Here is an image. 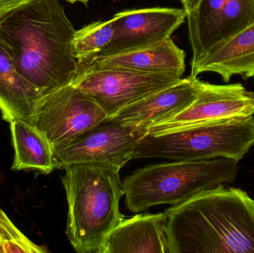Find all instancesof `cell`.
Wrapping results in <instances>:
<instances>
[{"label":"cell","mask_w":254,"mask_h":253,"mask_svg":"<svg viewBox=\"0 0 254 253\" xmlns=\"http://www.w3.org/2000/svg\"><path fill=\"white\" fill-rule=\"evenodd\" d=\"M75 31L60 0H25L0 16L4 49L41 96L81 74L72 50Z\"/></svg>","instance_id":"6da1fadb"},{"label":"cell","mask_w":254,"mask_h":253,"mask_svg":"<svg viewBox=\"0 0 254 253\" xmlns=\"http://www.w3.org/2000/svg\"><path fill=\"white\" fill-rule=\"evenodd\" d=\"M170 253H254V200L219 185L165 211Z\"/></svg>","instance_id":"7a4b0ae2"},{"label":"cell","mask_w":254,"mask_h":253,"mask_svg":"<svg viewBox=\"0 0 254 253\" xmlns=\"http://www.w3.org/2000/svg\"><path fill=\"white\" fill-rule=\"evenodd\" d=\"M62 183L68 203L65 234L76 252L100 253L108 235L124 217L121 168L78 163L65 167Z\"/></svg>","instance_id":"3957f363"},{"label":"cell","mask_w":254,"mask_h":253,"mask_svg":"<svg viewBox=\"0 0 254 253\" xmlns=\"http://www.w3.org/2000/svg\"><path fill=\"white\" fill-rule=\"evenodd\" d=\"M238 163L216 158L144 166L122 181L125 204L131 212H139L160 204L183 203L206 190L234 182Z\"/></svg>","instance_id":"277c9868"},{"label":"cell","mask_w":254,"mask_h":253,"mask_svg":"<svg viewBox=\"0 0 254 253\" xmlns=\"http://www.w3.org/2000/svg\"><path fill=\"white\" fill-rule=\"evenodd\" d=\"M254 146V115L189 126L161 135L146 134L131 159L240 161Z\"/></svg>","instance_id":"5b68a950"},{"label":"cell","mask_w":254,"mask_h":253,"mask_svg":"<svg viewBox=\"0 0 254 253\" xmlns=\"http://www.w3.org/2000/svg\"><path fill=\"white\" fill-rule=\"evenodd\" d=\"M107 117L93 99L71 83L40 98L32 125L43 132L54 153Z\"/></svg>","instance_id":"8992f818"},{"label":"cell","mask_w":254,"mask_h":253,"mask_svg":"<svg viewBox=\"0 0 254 253\" xmlns=\"http://www.w3.org/2000/svg\"><path fill=\"white\" fill-rule=\"evenodd\" d=\"M182 77L123 69L87 70L72 84L89 95L108 117L162 89L179 83Z\"/></svg>","instance_id":"52a82bcc"},{"label":"cell","mask_w":254,"mask_h":253,"mask_svg":"<svg viewBox=\"0 0 254 253\" xmlns=\"http://www.w3.org/2000/svg\"><path fill=\"white\" fill-rule=\"evenodd\" d=\"M148 129L123 124L107 117L65 148L54 152L55 169L78 163L109 164L122 169Z\"/></svg>","instance_id":"ba28073f"},{"label":"cell","mask_w":254,"mask_h":253,"mask_svg":"<svg viewBox=\"0 0 254 253\" xmlns=\"http://www.w3.org/2000/svg\"><path fill=\"white\" fill-rule=\"evenodd\" d=\"M191 66L254 23V0H200L188 13Z\"/></svg>","instance_id":"9c48e42d"},{"label":"cell","mask_w":254,"mask_h":253,"mask_svg":"<svg viewBox=\"0 0 254 253\" xmlns=\"http://www.w3.org/2000/svg\"><path fill=\"white\" fill-rule=\"evenodd\" d=\"M254 115V93L240 83L214 85L204 82L198 98L171 119L153 125L148 134L157 135L189 126Z\"/></svg>","instance_id":"30bf717a"},{"label":"cell","mask_w":254,"mask_h":253,"mask_svg":"<svg viewBox=\"0 0 254 253\" xmlns=\"http://www.w3.org/2000/svg\"><path fill=\"white\" fill-rule=\"evenodd\" d=\"M188 16L185 8L148 7L114 15L113 40L98 56L142 49L170 38Z\"/></svg>","instance_id":"8fae6325"},{"label":"cell","mask_w":254,"mask_h":253,"mask_svg":"<svg viewBox=\"0 0 254 253\" xmlns=\"http://www.w3.org/2000/svg\"><path fill=\"white\" fill-rule=\"evenodd\" d=\"M204 82L190 76L109 117L118 123L149 129L186 109L198 98Z\"/></svg>","instance_id":"7c38bea8"},{"label":"cell","mask_w":254,"mask_h":253,"mask_svg":"<svg viewBox=\"0 0 254 253\" xmlns=\"http://www.w3.org/2000/svg\"><path fill=\"white\" fill-rule=\"evenodd\" d=\"M167 221L164 212L123 218L100 253H170Z\"/></svg>","instance_id":"4fadbf2b"},{"label":"cell","mask_w":254,"mask_h":253,"mask_svg":"<svg viewBox=\"0 0 254 253\" xmlns=\"http://www.w3.org/2000/svg\"><path fill=\"white\" fill-rule=\"evenodd\" d=\"M185 51L171 38L152 46L110 56H97L87 70L123 69L182 77L185 71Z\"/></svg>","instance_id":"5bb4252c"},{"label":"cell","mask_w":254,"mask_h":253,"mask_svg":"<svg viewBox=\"0 0 254 253\" xmlns=\"http://www.w3.org/2000/svg\"><path fill=\"white\" fill-rule=\"evenodd\" d=\"M214 72L228 83L234 75L244 79L254 76V23L212 49L191 66L190 76Z\"/></svg>","instance_id":"9a60e30c"},{"label":"cell","mask_w":254,"mask_h":253,"mask_svg":"<svg viewBox=\"0 0 254 253\" xmlns=\"http://www.w3.org/2000/svg\"><path fill=\"white\" fill-rule=\"evenodd\" d=\"M41 95L22 77L0 40V112L10 123L22 120L32 124L34 111Z\"/></svg>","instance_id":"2e32d148"},{"label":"cell","mask_w":254,"mask_h":253,"mask_svg":"<svg viewBox=\"0 0 254 253\" xmlns=\"http://www.w3.org/2000/svg\"><path fill=\"white\" fill-rule=\"evenodd\" d=\"M9 124L14 150L12 170L51 173L55 169L53 150L43 132L22 120Z\"/></svg>","instance_id":"e0dca14e"},{"label":"cell","mask_w":254,"mask_h":253,"mask_svg":"<svg viewBox=\"0 0 254 253\" xmlns=\"http://www.w3.org/2000/svg\"><path fill=\"white\" fill-rule=\"evenodd\" d=\"M113 35V19L92 22L75 31L72 40L73 53L78 60L81 71L111 42Z\"/></svg>","instance_id":"ac0fdd59"},{"label":"cell","mask_w":254,"mask_h":253,"mask_svg":"<svg viewBox=\"0 0 254 253\" xmlns=\"http://www.w3.org/2000/svg\"><path fill=\"white\" fill-rule=\"evenodd\" d=\"M49 250L26 237L0 208V253H46Z\"/></svg>","instance_id":"d6986e66"},{"label":"cell","mask_w":254,"mask_h":253,"mask_svg":"<svg viewBox=\"0 0 254 253\" xmlns=\"http://www.w3.org/2000/svg\"><path fill=\"white\" fill-rule=\"evenodd\" d=\"M25 1V0H0V16Z\"/></svg>","instance_id":"ffe728a7"},{"label":"cell","mask_w":254,"mask_h":253,"mask_svg":"<svg viewBox=\"0 0 254 253\" xmlns=\"http://www.w3.org/2000/svg\"><path fill=\"white\" fill-rule=\"evenodd\" d=\"M180 1H182L187 13H188L195 9V7L198 5L200 0H180Z\"/></svg>","instance_id":"44dd1931"},{"label":"cell","mask_w":254,"mask_h":253,"mask_svg":"<svg viewBox=\"0 0 254 253\" xmlns=\"http://www.w3.org/2000/svg\"><path fill=\"white\" fill-rule=\"evenodd\" d=\"M66 1L71 3V4H74V3L76 2H80L82 3V4H85V5H87L89 0H66Z\"/></svg>","instance_id":"7402d4cb"},{"label":"cell","mask_w":254,"mask_h":253,"mask_svg":"<svg viewBox=\"0 0 254 253\" xmlns=\"http://www.w3.org/2000/svg\"></svg>","instance_id":"603a6c76"}]
</instances>
